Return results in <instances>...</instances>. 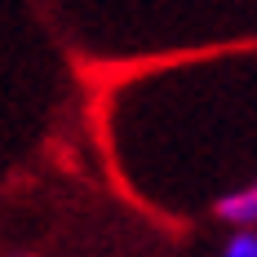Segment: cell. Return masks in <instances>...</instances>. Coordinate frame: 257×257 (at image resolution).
Here are the masks:
<instances>
[{
	"instance_id": "6da1fadb",
	"label": "cell",
	"mask_w": 257,
	"mask_h": 257,
	"mask_svg": "<svg viewBox=\"0 0 257 257\" xmlns=\"http://www.w3.org/2000/svg\"><path fill=\"white\" fill-rule=\"evenodd\" d=\"M213 217H217L222 226H231V231H253V222H257V186L253 182H239L231 191H222V195L213 200Z\"/></svg>"
},
{
	"instance_id": "7a4b0ae2",
	"label": "cell",
	"mask_w": 257,
	"mask_h": 257,
	"mask_svg": "<svg viewBox=\"0 0 257 257\" xmlns=\"http://www.w3.org/2000/svg\"><path fill=\"white\" fill-rule=\"evenodd\" d=\"M217 257H257V231H231Z\"/></svg>"
},
{
	"instance_id": "3957f363",
	"label": "cell",
	"mask_w": 257,
	"mask_h": 257,
	"mask_svg": "<svg viewBox=\"0 0 257 257\" xmlns=\"http://www.w3.org/2000/svg\"><path fill=\"white\" fill-rule=\"evenodd\" d=\"M0 257H36V253H0Z\"/></svg>"
}]
</instances>
